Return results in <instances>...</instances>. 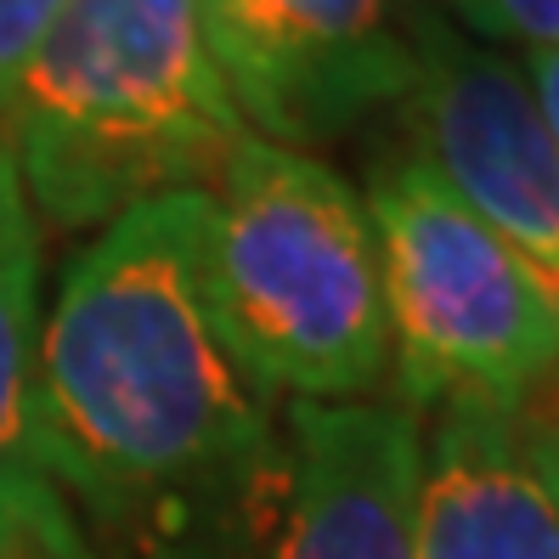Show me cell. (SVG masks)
I'll use <instances>...</instances> for the list:
<instances>
[{
  "instance_id": "obj_16",
  "label": "cell",
  "mask_w": 559,
  "mask_h": 559,
  "mask_svg": "<svg viewBox=\"0 0 559 559\" xmlns=\"http://www.w3.org/2000/svg\"><path fill=\"white\" fill-rule=\"evenodd\" d=\"M436 7H457V0H436Z\"/></svg>"
},
{
  "instance_id": "obj_5",
  "label": "cell",
  "mask_w": 559,
  "mask_h": 559,
  "mask_svg": "<svg viewBox=\"0 0 559 559\" xmlns=\"http://www.w3.org/2000/svg\"><path fill=\"white\" fill-rule=\"evenodd\" d=\"M424 418L402 402H288L226 486L233 559H413Z\"/></svg>"
},
{
  "instance_id": "obj_1",
  "label": "cell",
  "mask_w": 559,
  "mask_h": 559,
  "mask_svg": "<svg viewBox=\"0 0 559 559\" xmlns=\"http://www.w3.org/2000/svg\"><path fill=\"white\" fill-rule=\"evenodd\" d=\"M210 192H158L96 226L40 311L35 447L91 509H181L277 441V402L233 350L210 288Z\"/></svg>"
},
{
  "instance_id": "obj_6",
  "label": "cell",
  "mask_w": 559,
  "mask_h": 559,
  "mask_svg": "<svg viewBox=\"0 0 559 559\" xmlns=\"http://www.w3.org/2000/svg\"><path fill=\"white\" fill-rule=\"evenodd\" d=\"M413 153L486 233L537 277L559 317V147L520 62L464 40L436 12H413Z\"/></svg>"
},
{
  "instance_id": "obj_14",
  "label": "cell",
  "mask_w": 559,
  "mask_h": 559,
  "mask_svg": "<svg viewBox=\"0 0 559 559\" xmlns=\"http://www.w3.org/2000/svg\"><path fill=\"white\" fill-rule=\"evenodd\" d=\"M537 457H543V475H548L554 498H559V436L548 430V424H537Z\"/></svg>"
},
{
  "instance_id": "obj_3",
  "label": "cell",
  "mask_w": 559,
  "mask_h": 559,
  "mask_svg": "<svg viewBox=\"0 0 559 559\" xmlns=\"http://www.w3.org/2000/svg\"><path fill=\"white\" fill-rule=\"evenodd\" d=\"M210 288L272 402H368L390 379L384 266L361 192L300 147L249 136L210 187Z\"/></svg>"
},
{
  "instance_id": "obj_7",
  "label": "cell",
  "mask_w": 559,
  "mask_h": 559,
  "mask_svg": "<svg viewBox=\"0 0 559 559\" xmlns=\"http://www.w3.org/2000/svg\"><path fill=\"white\" fill-rule=\"evenodd\" d=\"M199 23L243 124L277 147L340 136L413 85L402 0H199Z\"/></svg>"
},
{
  "instance_id": "obj_4",
  "label": "cell",
  "mask_w": 559,
  "mask_h": 559,
  "mask_svg": "<svg viewBox=\"0 0 559 559\" xmlns=\"http://www.w3.org/2000/svg\"><path fill=\"white\" fill-rule=\"evenodd\" d=\"M368 215L402 407L418 418L441 407L525 413L559 390V317L548 294L418 153L373 176Z\"/></svg>"
},
{
  "instance_id": "obj_2",
  "label": "cell",
  "mask_w": 559,
  "mask_h": 559,
  "mask_svg": "<svg viewBox=\"0 0 559 559\" xmlns=\"http://www.w3.org/2000/svg\"><path fill=\"white\" fill-rule=\"evenodd\" d=\"M12 164L40 226H108L158 192H210L254 136L199 0H69L12 96Z\"/></svg>"
},
{
  "instance_id": "obj_13",
  "label": "cell",
  "mask_w": 559,
  "mask_h": 559,
  "mask_svg": "<svg viewBox=\"0 0 559 559\" xmlns=\"http://www.w3.org/2000/svg\"><path fill=\"white\" fill-rule=\"evenodd\" d=\"M520 74H525V85H532V103H537V114H543V124H548L554 147H559V46L525 51Z\"/></svg>"
},
{
  "instance_id": "obj_15",
  "label": "cell",
  "mask_w": 559,
  "mask_h": 559,
  "mask_svg": "<svg viewBox=\"0 0 559 559\" xmlns=\"http://www.w3.org/2000/svg\"><path fill=\"white\" fill-rule=\"evenodd\" d=\"M548 430H554V436H559V413H554V424H548Z\"/></svg>"
},
{
  "instance_id": "obj_11",
  "label": "cell",
  "mask_w": 559,
  "mask_h": 559,
  "mask_svg": "<svg viewBox=\"0 0 559 559\" xmlns=\"http://www.w3.org/2000/svg\"><path fill=\"white\" fill-rule=\"evenodd\" d=\"M69 0H0V114L12 108V96L35 62L40 40L51 35V23L62 17Z\"/></svg>"
},
{
  "instance_id": "obj_10",
  "label": "cell",
  "mask_w": 559,
  "mask_h": 559,
  "mask_svg": "<svg viewBox=\"0 0 559 559\" xmlns=\"http://www.w3.org/2000/svg\"><path fill=\"white\" fill-rule=\"evenodd\" d=\"M452 12L475 40L491 46H520V51L559 46V0H457Z\"/></svg>"
},
{
  "instance_id": "obj_9",
  "label": "cell",
  "mask_w": 559,
  "mask_h": 559,
  "mask_svg": "<svg viewBox=\"0 0 559 559\" xmlns=\"http://www.w3.org/2000/svg\"><path fill=\"white\" fill-rule=\"evenodd\" d=\"M40 311V221L0 142V503L17 509H62L35 447Z\"/></svg>"
},
{
  "instance_id": "obj_12",
  "label": "cell",
  "mask_w": 559,
  "mask_h": 559,
  "mask_svg": "<svg viewBox=\"0 0 559 559\" xmlns=\"http://www.w3.org/2000/svg\"><path fill=\"white\" fill-rule=\"evenodd\" d=\"M0 559H85L62 509L0 503Z\"/></svg>"
},
{
  "instance_id": "obj_8",
  "label": "cell",
  "mask_w": 559,
  "mask_h": 559,
  "mask_svg": "<svg viewBox=\"0 0 559 559\" xmlns=\"http://www.w3.org/2000/svg\"><path fill=\"white\" fill-rule=\"evenodd\" d=\"M413 559H559V498L525 413H430L418 452Z\"/></svg>"
}]
</instances>
